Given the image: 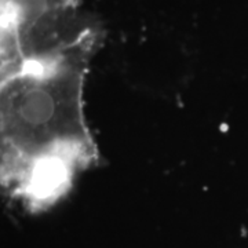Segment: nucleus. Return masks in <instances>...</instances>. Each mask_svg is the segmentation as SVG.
Masks as SVG:
<instances>
[{
	"label": "nucleus",
	"mask_w": 248,
	"mask_h": 248,
	"mask_svg": "<svg viewBox=\"0 0 248 248\" xmlns=\"http://www.w3.org/2000/svg\"><path fill=\"white\" fill-rule=\"evenodd\" d=\"M97 46L28 60L0 86V138L16 166L13 193L45 210L98 160L84 115V80Z\"/></svg>",
	"instance_id": "f257e3e1"
}]
</instances>
